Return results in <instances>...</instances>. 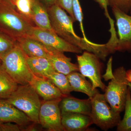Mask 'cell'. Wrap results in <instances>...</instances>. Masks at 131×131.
Returning a JSON list of instances; mask_svg holds the SVG:
<instances>
[{
  "mask_svg": "<svg viewBox=\"0 0 131 131\" xmlns=\"http://www.w3.org/2000/svg\"><path fill=\"white\" fill-rule=\"evenodd\" d=\"M73 8L75 18L77 21H78L80 24V28L83 36V38L85 40L88 41L89 40L86 37L83 28V14L79 0H73Z\"/></svg>",
  "mask_w": 131,
  "mask_h": 131,
  "instance_id": "d4e9b609",
  "label": "cell"
},
{
  "mask_svg": "<svg viewBox=\"0 0 131 131\" xmlns=\"http://www.w3.org/2000/svg\"><path fill=\"white\" fill-rule=\"evenodd\" d=\"M47 8L52 28L57 35L82 50L92 52L101 60L105 61L110 54L107 43L98 44L80 37L77 35L73 28L74 21L65 10L56 3Z\"/></svg>",
  "mask_w": 131,
  "mask_h": 131,
  "instance_id": "6da1fadb",
  "label": "cell"
},
{
  "mask_svg": "<svg viewBox=\"0 0 131 131\" xmlns=\"http://www.w3.org/2000/svg\"><path fill=\"white\" fill-rule=\"evenodd\" d=\"M46 7L50 6L55 4L56 0H39Z\"/></svg>",
  "mask_w": 131,
  "mask_h": 131,
  "instance_id": "f546056e",
  "label": "cell"
},
{
  "mask_svg": "<svg viewBox=\"0 0 131 131\" xmlns=\"http://www.w3.org/2000/svg\"><path fill=\"white\" fill-rule=\"evenodd\" d=\"M8 74L19 85L29 84L34 74L28 66L26 56L18 45L1 59Z\"/></svg>",
  "mask_w": 131,
  "mask_h": 131,
  "instance_id": "277c9868",
  "label": "cell"
},
{
  "mask_svg": "<svg viewBox=\"0 0 131 131\" xmlns=\"http://www.w3.org/2000/svg\"><path fill=\"white\" fill-rule=\"evenodd\" d=\"M79 71L89 78L94 89L100 88L105 91L106 86L102 81V64L95 54L84 51L81 55H77Z\"/></svg>",
  "mask_w": 131,
  "mask_h": 131,
  "instance_id": "52a82bcc",
  "label": "cell"
},
{
  "mask_svg": "<svg viewBox=\"0 0 131 131\" xmlns=\"http://www.w3.org/2000/svg\"><path fill=\"white\" fill-rule=\"evenodd\" d=\"M62 99L42 101L39 114V124L47 130L64 131L59 107V103Z\"/></svg>",
  "mask_w": 131,
  "mask_h": 131,
  "instance_id": "ba28073f",
  "label": "cell"
},
{
  "mask_svg": "<svg viewBox=\"0 0 131 131\" xmlns=\"http://www.w3.org/2000/svg\"><path fill=\"white\" fill-rule=\"evenodd\" d=\"M8 122L18 124L22 130L31 122L24 113L6 100L0 98V122Z\"/></svg>",
  "mask_w": 131,
  "mask_h": 131,
  "instance_id": "8fae6325",
  "label": "cell"
},
{
  "mask_svg": "<svg viewBox=\"0 0 131 131\" xmlns=\"http://www.w3.org/2000/svg\"><path fill=\"white\" fill-rule=\"evenodd\" d=\"M19 84L8 74L3 66L0 64V98H9L17 89Z\"/></svg>",
  "mask_w": 131,
  "mask_h": 131,
  "instance_id": "ffe728a7",
  "label": "cell"
},
{
  "mask_svg": "<svg viewBox=\"0 0 131 131\" xmlns=\"http://www.w3.org/2000/svg\"><path fill=\"white\" fill-rule=\"evenodd\" d=\"M30 84L19 85L6 100L24 113L31 122L39 124V114L42 101Z\"/></svg>",
  "mask_w": 131,
  "mask_h": 131,
  "instance_id": "3957f363",
  "label": "cell"
},
{
  "mask_svg": "<svg viewBox=\"0 0 131 131\" xmlns=\"http://www.w3.org/2000/svg\"><path fill=\"white\" fill-rule=\"evenodd\" d=\"M124 110V118L117 126V130L131 131V94L129 87Z\"/></svg>",
  "mask_w": 131,
  "mask_h": 131,
  "instance_id": "603a6c76",
  "label": "cell"
},
{
  "mask_svg": "<svg viewBox=\"0 0 131 131\" xmlns=\"http://www.w3.org/2000/svg\"><path fill=\"white\" fill-rule=\"evenodd\" d=\"M95 2L97 3L100 7L104 10L105 14L106 17L108 19L110 23V29H114V21L111 18L108 13V7L109 6V0H94Z\"/></svg>",
  "mask_w": 131,
  "mask_h": 131,
  "instance_id": "83f0119b",
  "label": "cell"
},
{
  "mask_svg": "<svg viewBox=\"0 0 131 131\" xmlns=\"http://www.w3.org/2000/svg\"><path fill=\"white\" fill-rule=\"evenodd\" d=\"M126 76L127 81L131 83V69L126 71Z\"/></svg>",
  "mask_w": 131,
  "mask_h": 131,
  "instance_id": "4dcf8cb0",
  "label": "cell"
},
{
  "mask_svg": "<svg viewBox=\"0 0 131 131\" xmlns=\"http://www.w3.org/2000/svg\"><path fill=\"white\" fill-rule=\"evenodd\" d=\"M5 1H6L8 2L11 3H12V2L13 1H14V0H5Z\"/></svg>",
  "mask_w": 131,
  "mask_h": 131,
  "instance_id": "1f68e13d",
  "label": "cell"
},
{
  "mask_svg": "<svg viewBox=\"0 0 131 131\" xmlns=\"http://www.w3.org/2000/svg\"><path fill=\"white\" fill-rule=\"evenodd\" d=\"M16 40L18 46L28 57L48 59L54 49L28 37L20 38Z\"/></svg>",
  "mask_w": 131,
  "mask_h": 131,
  "instance_id": "7c38bea8",
  "label": "cell"
},
{
  "mask_svg": "<svg viewBox=\"0 0 131 131\" xmlns=\"http://www.w3.org/2000/svg\"><path fill=\"white\" fill-rule=\"evenodd\" d=\"M90 99L91 104L90 116L93 124L105 131L117 127L121 120L120 113L115 112L112 109L104 94L98 92Z\"/></svg>",
  "mask_w": 131,
  "mask_h": 131,
  "instance_id": "8992f818",
  "label": "cell"
},
{
  "mask_svg": "<svg viewBox=\"0 0 131 131\" xmlns=\"http://www.w3.org/2000/svg\"><path fill=\"white\" fill-rule=\"evenodd\" d=\"M55 70L66 75L74 71L79 72L78 64L71 62V58L64 54V52L53 49L48 59Z\"/></svg>",
  "mask_w": 131,
  "mask_h": 131,
  "instance_id": "2e32d148",
  "label": "cell"
},
{
  "mask_svg": "<svg viewBox=\"0 0 131 131\" xmlns=\"http://www.w3.org/2000/svg\"><path fill=\"white\" fill-rule=\"evenodd\" d=\"M130 15H131V10H130Z\"/></svg>",
  "mask_w": 131,
  "mask_h": 131,
  "instance_id": "e575fe53",
  "label": "cell"
},
{
  "mask_svg": "<svg viewBox=\"0 0 131 131\" xmlns=\"http://www.w3.org/2000/svg\"><path fill=\"white\" fill-rule=\"evenodd\" d=\"M2 0H0V2H1V1Z\"/></svg>",
  "mask_w": 131,
  "mask_h": 131,
  "instance_id": "d590c367",
  "label": "cell"
},
{
  "mask_svg": "<svg viewBox=\"0 0 131 131\" xmlns=\"http://www.w3.org/2000/svg\"><path fill=\"white\" fill-rule=\"evenodd\" d=\"M26 59L32 72L38 77L47 79L52 73L56 71L48 59L26 56Z\"/></svg>",
  "mask_w": 131,
  "mask_h": 131,
  "instance_id": "d6986e66",
  "label": "cell"
},
{
  "mask_svg": "<svg viewBox=\"0 0 131 131\" xmlns=\"http://www.w3.org/2000/svg\"><path fill=\"white\" fill-rule=\"evenodd\" d=\"M32 17L35 26L54 31L51 25L47 7L39 0H33Z\"/></svg>",
  "mask_w": 131,
  "mask_h": 131,
  "instance_id": "ac0fdd59",
  "label": "cell"
},
{
  "mask_svg": "<svg viewBox=\"0 0 131 131\" xmlns=\"http://www.w3.org/2000/svg\"><path fill=\"white\" fill-rule=\"evenodd\" d=\"M34 27L17 12L10 3L0 2V30L16 40L28 37Z\"/></svg>",
  "mask_w": 131,
  "mask_h": 131,
  "instance_id": "7a4b0ae2",
  "label": "cell"
},
{
  "mask_svg": "<svg viewBox=\"0 0 131 131\" xmlns=\"http://www.w3.org/2000/svg\"><path fill=\"white\" fill-rule=\"evenodd\" d=\"M112 10L119 37L115 51L131 53V15L116 8H112Z\"/></svg>",
  "mask_w": 131,
  "mask_h": 131,
  "instance_id": "30bf717a",
  "label": "cell"
},
{
  "mask_svg": "<svg viewBox=\"0 0 131 131\" xmlns=\"http://www.w3.org/2000/svg\"><path fill=\"white\" fill-rule=\"evenodd\" d=\"M17 45L15 39L0 30V60Z\"/></svg>",
  "mask_w": 131,
  "mask_h": 131,
  "instance_id": "cb8c5ba5",
  "label": "cell"
},
{
  "mask_svg": "<svg viewBox=\"0 0 131 131\" xmlns=\"http://www.w3.org/2000/svg\"><path fill=\"white\" fill-rule=\"evenodd\" d=\"M73 0H56V3L67 12L75 22L77 20L73 13Z\"/></svg>",
  "mask_w": 131,
  "mask_h": 131,
  "instance_id": "4316f807",
  "label": "cell"
},
{
  "mask_svg": "<svg viewBox=\"0 0 131 131\" xmlns=\"http://www.w3.org/2000/svg\"><path fill=\"white\" fill-rule=\"evenodd\" d=\"M43 100L48 101L62 99L67 96L61 91L50 80L34 75L29 83Z\"/></svg>",
  "mask_w": 131,
  "mask_h": 131,
  "instance_id": "4fadbf2b",
  "label": "cell"
},
{
  "mask_svg": "<svg viewBox=\"0 0 131 131\" xmlns=\"http://www.w3.org/2000/svg\"><path fill=\"white\" fill-rule=\"evenodd\" d=\"M67 76L73 91L86 94L89 98L99 92L96 89L94 88L92 83L87 81L86 77L78 71L72 72Z\"/></svg>",
  "mask_w": 131,
  "mask_h": 131,
  "instance_id": "e0dca14e",
  "label": "cell"
},
{
  "mask_svg": "<svg viewBox=\"0 0 131 131\" xmlns=\"http://www.w3.org/2000/svg\"><path fill=\"white\" fill-rule=\"evenodd\" d=\"M109 6L128 14L131 10V0H109Z\"/></svg>",
  "mask_w": 131,
  "mask_h": 131,
  "instance_id": "484cf974",
  "label": "cell"
},
{
  "mask_svg": "<svg viewBox=\"0 0 131 131\" xmlns=\"http://www.w3.org/2000/svg\"><path fill=\"white\" fill-rule=\"evenodd\" d=\"M12 122H5L0 124V131H19L21 127L18 124Z\"/></svg>",
  "mask_w": 131,
  "mask_h": 131,
  "instance_id": "f1b7e54d",
  "label": "cell"
},
{
  "mask_svg": "<svg viewBox=\"0 0 131 131\" xmlns=\"http://www.w3.org/2000/svg\"><path fill=\"white\" fill-rule=\"evenodd\" d=\"M128 86L131 90V83L129 82L128 83Z\"/></svg>",
  "mask_w": 131,
  "mask_h": 131,
  "instance_id": "d6a6232c",
  "label": "cell"
},
{
  "mask_svg": "<svg viewBox=\"0 0 131 131\" xmlns=\"http://www.w3.org/2000/svg\"><path fill=\"white\" fill-rule=\"evenodd\" d=\"M28 37L42 42L48 47L63 52L81 54L83 50L66 41L54 31L34 26Z\"/></svg>",
  "mask_w": 131,
  "mask_h": 131,
  "instance_id": "9c48e42d",
  "label": "cell"
},
{
  "mask_svg": "<svg viewBox=\"0 0 131 131\" xmlns=\"http://www.w3.org/2000/svg\"><path fill=\"white\" fill-rule=\"evenodd\" d=\"M47 79L56 86L64 95L68 96L73 91L67 76L56 71L48 77Z\"/></svg>",
  "mask_w": 131,
  "mask_h": 131,
  "instance_id": "44dd1931",
  "label": "cell"
},
{
  "mask_svg": "<svg viewBox=\"0 0 131 131\" xmlns=\"http://www.w3.org/2000/svg\"><path fill=\"white\" fill-rule=\"evenodd\" d=\"M62 125L64 131H84L88 130L93 124L89 115L77 113H62Z\"/></svg>",
  "mask_w": 131,
  "mask_h": 131,
  "instance_id": "5bb4252c",
  "label": "cell"
},
{
  "mask_svg": "<svg viewBox=\"0 0 131 131\" xmlns=\"http://www.w3.org/2000/svg\"><path fill=\"white\" fill-rule=\"evenodd\" d=\"M1 63V60H0V64Z\"/></svg>",
  "mask_w": 131,
  "mask_h": 131,
  "instance_id": "836d02e7",
  "label": "cell"
},
{
  "mask_svg": "<svg viewBox=\"0 0 131 131\" xmlns=\"http://www.w3.org/2000/svg\"><path fill=\"white\" fill-rule=\"evenodd\" d=\"M59 107L61 113H77L90 116L91 100L89 98L81 100L68 95L62 99L59 103Z\"/></svg>",
  "mask_w": 131,
  "mask_h": 131,
  "instance_id": "9a60e30c",
  "label": "cell"
},
{
  "mask_svg": "<svg viewBox=\"0 0 131 131\" xmlns=\"http://www.w3.org/2000/svg\"><path fill=\"white\" fill-rule=\"evenodd\" d=\"M33 0H14L11 3L19 13L24 16L32 25V12Z\"/></svg>",
  "mask_w": 131,
  "mask_h": 131,
  "instance_id": "7402d4cb",
  "label": "cell"
},
{
  "mask_svg": "<svg viewBox=\"0 0 131 131\" xmlns=\"http://www.w3.org/2000/svg\"><path fill=\"white\" fill-rule=\"evenodd\" d=\"M126 71L124 66L116 69L104 91L105 99L110 107L114 112L119 113L125 110L129 89Z\"/></svg>",
  "mask_w": 131,
  "mask_h": 131,
  "instance_id": "5b68a950",
  "label": "cell"
},
{
  "mask_svg": "<svg viewBox=\"0 0 131 131\" xmlns=\"http://www.w3.org/2000/svg\"><path fill=\"white\" fill-rule=\"evenodd\" d=\"M1 124V122H0V124Z\"/></svg>",
  "mask_w": 131,
  "mask_h": 131,
  "instance_id": "8d00e7d4",
  "label": "cell"
}]
</instances>
